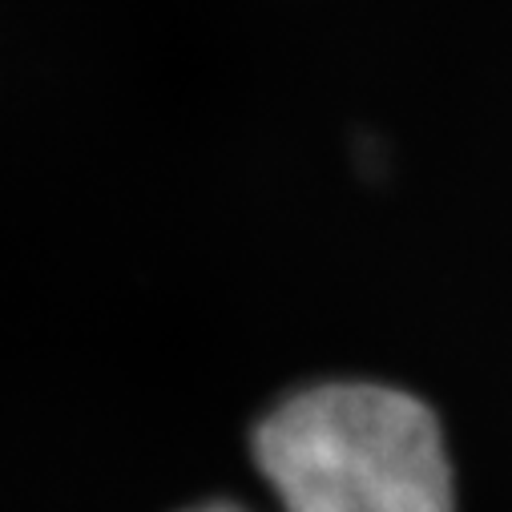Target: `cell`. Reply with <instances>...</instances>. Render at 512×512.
Listing matches in <instances>:
<instances>
[{"label": "cell", "instance_id": "cell-1", "mask_svg": "<svg viewBox=\"0 0 512 512\" xmlns=\"http://www.w3.org/2000/svg\"><path fill=\"white\" fill-rule=\"evenodd\" d=\"M254 464L279 512H456L436 416L408 392L375 383H327L287 400L254 432Z\"/></svg>", "mask_w": 512, "mask_h": 512}]
</instances>
